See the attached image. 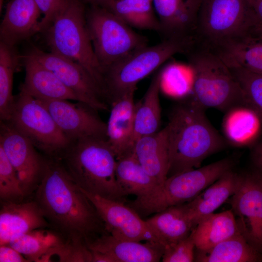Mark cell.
Returning a JSON list of instances; mask_svg holds the SVG:
<instances>
[{"label":"cell","instance_id":"603a6c76","mask_svg":"<svg viewBox=\"0 0 262 262\" xmlns=\"http://www.w3.org/2000/svg\"><path fill=\"white\" fill-rule=\"evenodd\" d=\"M133 152L137 160L158 185L167 178L169 166L167 131L161 130L139 138Z\"/></svg>","mask_w":262,"mask_h":262},{"label":"cell","instance_id":"8992f818","mask_svg":"<svg viewBox=\"0 0 262 262\" xmlns=\"http://www.w3.org/2000/svg\"><path fill=\"white\" fill-rule=\"evenodd\" d=\"M194 43L193 38L164 39L156 45L135 50L105 69L102 88L108 104L110 106L118 98L135 91L139 82L173 55H185Z\"/></svg>","mask_w":262,"mask_h":262},{"label":"cell","instance_id":"3957f363","mask_svg":"<svg viewBox=\"0 0 262 262\" xmlns=\"http://www.w3.org/2000/svg\"><path fill=\"white\" fill-rule=\"evenodd\" d=\"M194 44L219 57L259 39V28L246 0H201Z\"/></svg>","mask_w":262,"mask_h":262},{"label":"cell","instance_id":"30bf717a","mask_svg":"<svg viewBox=\"0 0 262 262\" xmlns=\"http://www.w3.org/2000/svg\"><path fill=\"white\" fill-rule=\"evenodd\" d=\"M45 156L61 158L71 141L37 99L20 88L8 121Z\"/></svg>","mask_w":262,"mask_h":262},{"label":"cell","instance_id":"b9f144b4","mask_svg":"<svg viewBox=\"0 0 262 262\" xmlns=\"http://www.w3.org/2000/svg\"><path fill=\"white\" fill-rule=\"evenodd\" d=\"M89 5H96L109 9L115 0H82Z\"/></svg>","mask_w":262,"mask_h":262},{"label":"cell","instance_id":"2e32d148","mask_svg":"<svg viewBox=\"0 0 262 262\" xmlns=\"http://www.w3.org/2000/svg\"><path fill=\"white\" fill-rule=\"evenodd\" d=\"M224 113L222 135L228 145L252 148L262 139V117L249 104H235Z\"/></svg>","mask_w":262,"mask_h":262},{"label":"cell","instance_id":"f35d334b","mask_svg":"<svg viewBox=\"0 0 262 262\" xmlns=\"http://www.w3.org/2000/svg\"><path fill=\"white\" fill-rule=\"evenodd\" d=\"M0 262H29L22 254L8 245H0Z\"/></svg>","mask_w":262,"mask_h":262},{"label":"cell","instance_id":"e0dca14e","mask_svg":"<svg viewBox=\"0 0 262 262\" xmlns=\"http://www.w3.org/2000/svg\"><path fill=\"white\" fill-rule=\"evenodd\" d=\"M201 0H152L164 39L194 38Z\"/></svg>","mask_w":262,"mask_h":262},{"label":"cell","instance_id":"ee69618b","mask_svg":"<svg viewBox=\"0 0 262 262\" xmlns=\"http://www.w3.org/2000/svg\"><path fill=\"white\" fill-rule=\"evenodd\" d=\"M259 38H260V40L262 41V30L261 31V32L260 33Z\"/></svg>","mask_w":262,"mask_h":262},{"label":"cell","instance_id":"d590c367","mask_svg":"<svg viewBox=\"0 0 262 262\" xmlns=\"http://www.w3.org/2000/svg\"><path fill=\"white\" fill-rule=\"evenodd\" d=\"M163 79L167 81L172 94L180 101L190 99L192 95L193 79L187 75L183 68L177 65H171L164 68Z\"/></svg>","mask_w":262,"mask_h":262},{"label":"cell","instance_id":"e575fe53","mask_svg":"<svg viewBox=\"0 0 262 262\" xmlns=\"http://www.w3.org/2000/svg\"><path fill=\"white\" fill-rule=\"evenodd\" d=\"M25 194L15 169L0 147V197L5 202H20Z\"/></svg>","mask_w":262,"mask_h":262},{"label":"cell","instance_id":"f546056e","mask_svg":"<svg viewBox=\"0 0 262 262\" xmlns=\"http://www.w3.org/2000/svg\"><path fill=\"white\" fill-rule=\"evenodd\" d=\"M117 182L126 196H143L158 185L142 167L133 151L116 159Z\"/></svg>","mask_w":262,"mask_h":262},{"label":"cell","instance_id":"836d02e7","mask_svg":"<svg viewBox=\"0 0 262 262\" xmlns=\"http://www.w3.org/2000/svg\"><path fill=\"white\" fill-rule=\"evenodd\" d=\"M228 67L237 81L246 102L262 117V75L239 66Z\"/></svg>","mask_w":262,"mask_h":262},{"label":"cell","instance_id":"ba28073f","mask_svg":"<svg viewBox=\"0 0 262 262\" xmlns=\"http://www.w3.org/2000/svg\"><path fill=\"white\" fill-rule=\"evenodd\" d=\"M235 164L232 158H226L172 175L149 193L136 197L129 206L140 216H147L188 202L224 174L233 170Z\"/></svg>","mask_w":262,"mask_h":262},{"label":"cell","instance_id":"484cf974","mask_svg":"<svg viewBox=\"0 0 262 262\" xmlns=\"http://www.w3.org/2000/svg\"><path fill=\"white\" fill-rule=\"evenodd\" d=\"M164 68L153 76L143 98L135 103L134 122V143L139 138L159 131L161 108L159 92L163 83Z\"/></svg>","mask_w":262,"mask_h":262},{"label":"cell","instance_id":"9c48e42d","mask_svg":"<svg viewBox=\"0 0 262 262\" xmlns=\"http://www.w3.org/2000/svg\"><path fill=\"white\" fill-rule=\"evenodd\" d=\"M86 17L93 49L103 72L135 50L147 46L145 36L135 32L107 8L89 5Z\"/></svg>","mask_w":262,"mask_h":262},{"label":"cell","instance_id":"7bdbcfd3","mask_svg":"<svg viewBox=\"0 0 262 262\" xmlns=\"http://www.w3.org/2000/svg\"><path fill=\"white\" fill-rule=\"evenodd\" d=\"M3 1H4V0H0V12H1L2 7V6H3Z\"/></svg>","mask_w":262,"mask_h":262},{"label":"cell","instance_id":"4316f807","mask_svg":"<svg viewBox=\"0 0 262 262\" xmlns=\"http://www.w3.org/2000/svg\"><path fill=\"white\" fill-rule=\"evenodd\" d=\"M240 233L231 210L210 214L202 218L191 232L196 249L205 250Z\"/></svg>","mask_w":262,"mask_h":262},{"label":"cell","instance_id":"277c9868","mask_svg":"<svg viewBox=\"0 0 262 262\" xmlns=\"http://www.w3.org/2000/svg\"><path fill=\"white\" fill-rule=\"evenodd\" d=\"M60 159L82 190L125 202L126 195L116 177V157L106 139L88 137L73 141Z\"/></svg>","mask_w":262,"mask_h":262},{"label":"cell","instance_id":"ac0fdd59","mask_svg":"<svg viewBox=\"0 0 262 262\" xmlns=\"http://www.w3.org/2000/svg\"><path fill=\"white\" fill-rule=\"evenodd\" d=\"M135 91L130 92L113 102L107 124V141L116 159L133 151Z\"/></svg>","mask_w":262,"mask_h":262},{"label":"cell","instance_id":"7a4b0ae2","mask_svg":"<svg viewBox=\"0 0 262 262\" xmlns=\"http://www.w3.org/2000/svg\"><path fill=\"white\" fill-rule=\"evenodd\" d=\"M205 109L192 100L180 101L171 110L167 131L168 177L201 166L208 156L228 145L212 125Z\"/></svg>","mask_w":262,"mask_h":262},{"label":"cell","instance_id":"f1b7e54d","mask_svg":"<svg viewBox=\"0 0 262 262\" xmlns=\"http://www.w3.org/2000/svg\"><path fill=\"white\" fill-rule=\"evenodd\" d=\"M194 262H261L262 255L239 233L207 250L195 249Z\"/></svg>","mask_w":262,"mask_h":262},{"label":"cell","instance_id":"60d3db41","mask_svg":"<svg viewBox=\"0 0 262 262\" xmlns=\"http://www.w3.org/2000/svg\"><path fill=\"white\" fill-rule=\"evenodd\" d=\"M246 1L254 16L260 34L262 30V0H246Z\"/></svg>","mask_w":262,"mask_h":262},{"label":"cell","instance_id":"ab89813d","mask_svg":"<svg viewBox=\"0 0 262 262\" xmlns=\"http://www.w3.org/2000/svg\"><path fill=\"white\" fill-rule=\"evenodd\" d=\"M251 158L253 169L262 175V139L252 148Z\"/></svg>","mask_w":262,"mask_h":262},{"label":"cell","instance_id":"8fae6325","mask_svg":"<svg viewBox=\"0 0 262 262\" xmlns=\"http://www.w3.org/2000/svg\"><path fill=\"white\" fill-rule=\"evenodd\" d=\"M230 204L239 231L262 255V175L252 169L238 173Z\"/></svg>","mask_w":262,"mask_h":262},{"label":"cell","instance_id":"cb8c5ba5","mask_svg":"<svg viewBox=\"0 0 262 262\" xmlns=\"http://www.w3.org/2000/svg\"><path fill=\"white\" fill-rule=\"evenodd\" d=\"M238 173L233 170L222 175L191 201L183 204L194 229L204 217L212 214L231 196L236 189Z\"/></svg>","mask_w":262,"mask_h":262},{"label":"cell","instance_id":"7402d4cb","mask_svg":"<svg viewBox=\"0 0 262 262\" xmlns=\"http://www.w3.org/2000/svg\"><path fill=\"white\" fill-rule=\"evenodd\" d=\"M87 246L90 250L105 254L115 262H157L162 260L165 247L161 245L117 238L107 233Z\"/></svg>","mask_w":262,"mask_h":262},{"label":"cell","instance_id":"4dcf8cb0","mask_svg":"<svg viewBox=\"0 0 262 262\" xmlns=\"http://www.w3.org/2000/svg\"><path fill=\"white\" fill-rule=\"evenodd\" d=\"M152 1L115 0L109 9L131 27L160 33V24Z\"/></svg>","mask_w":262,"mask_h":262},{"label":"cell","instance_id":"1f68e13d","mask_svg":"<svg viewBox=\"0 0 262 262\" xmlns=\"http://www.w3.org/2000/svg\"><path fill=\"white\" fill-rule=\"evenodd\" d=\"M16 46L0 41V118L8 121L13 106L12 94L14 75L21 60Z\"/></svg>","mask_w":262,"mask_h":262},{"label":"cell","instance_id":"d6986e66","mask_svg":"<svg viewBox=\"0 0 262 262\" xmlns=\"http://www.w3.org/2000/svg\"><path fill=\"white\" fill-rule=\"evenodd\" d=\"M49 223L37 203L4 202L0 211V246Z\"/></svg>","mask_w":262,"mask_h":262},{"label":"cell","instance_id":"44dd1931","mask_svg":"<svg viewBox=\"0 0 262 262\" xmlns=\"http://www.w3.org/2000/svg\"><path fill=\"white\" fill-rule=\"evenodd\" d=\"M25 70L20 88L38 100L66 99L81 101L49 69L28 53L21 56Z\"/></svg>","mask_w":262,"mask_h":262},{"label":"cell","instance_id":"5b68a950","mask_svg":"<svg viewBox=\"0 0 262 262\" xmlns=\"http://www.w3.org/2000/svg\"><path fill=\"white\" fill-rule=\"evenodd\" d=\"M86 10L82 0H65L50 24L42 33L45 34L51 52L83 66L103 91V69L93 49Z\"/></svg>","mask_w":262,"mask_h":262},{"label":"cell","instance_id":"6da1fadb","mask_svg":"<svg viewBox=\"0 0 262 262\" xmlns=\"http://www.w3.org/2000/svg\"><path fill=\"white\" fill-rule=\"evenodd\" d=\"M45 158L35 201L49 225L66 239L86 245L108 233L96 209L61 160Z\"/></svg>","mask_w":262,"mask_h":262},{"label":"cell","instance_id":"4fadbf2b","mask_svg":"<svg viewBox=\"0 0 262 262\" xmlns=\"http://www.w3.org/2000/svg\"><path fill=\"white\" fill-rule=\"evenodd\" d=\"M0 147L16 172L25 195H29L40 182L45 156L8 122L0 120Z\"/></svg>","mask_w":262,"mask_h":262},{"label":"cell","instance_id":"52a82bcc","mask_svg":"<svg viewBox=\"0 0 262 262\" xmlns=\"http://www.w3.org/2000/svg\"><path fill=\"white\" fill-rule=\"evenodd\" d=\"M185 55L193 79L189 99L205 109L224 112L246 101L237 81L218 56L195 44Z\"/></svg>","mask_w":262,"mask_h":262},{"label":"cell","instance_id":"d6a6232c","mask_svg":"<svg viewBox=\"0 0 262 262\" xmlns=\"http://www.w3.org/2000/svg\"><path fill=\"white\" fill-rule=\"evenodd\" d=\"M220 58L228 66H239L262 75V41L252 40Z\"/></svg>","mask_w":262,"mask_h":262},{"label":"cell","instance_id":"74e56055","mask_svg":"<svg viewBox=\"0 0 262 262\" xmlns=\"http://www.w3.org/2000/svg\"><path fill=\"white\" fill-rule=\"evenodd\" d=\"M44 16L40 21L38 32H43L50 24L65 0H34Z\"/></svg>","mask_w":262,"mask_h":262},{"label":"cell","instance_id":"f6af8a7d","mask_svg":"<svg viewBox=\"0 0 262 262\" xmlns=\"http://www.w3.org/2000/svg\"><path fill=\"white\" fill-rule=\"evenodd\" d=\"M150 0V1H152V0Z\"/></svg>","mask_w":262,"mask_h":262},{"label":"cell","instance_id":"5bb4252c","mask_svg":"<svg viewBox=\"0 0 262 262\" xmlns=\"http://www.w3.org/2000/svg\"><path fill=\"white\" fill-rule=\"evenodd\" d=\"M82 190L96 209L108 233L121 239L144 241L164 246L146 220L130 206Z\"/></svg>","mask_w":262,"mask_h":262},{"label":"cell","instance_id":"7c38bea8","mask_svg":"<svg viewBox=\"0 0 262 262\" xmlns=\"http://www.w3.org/2000/svg\"><path fill=\"white\" fill-rule=\"evenodd\" d=\"M27 53L51 71L78 96L81 102L98 111L108 110L110 108L100 85L78 63L51 51L45 52L33 46Z\"/></svg>","mask_w":262,"mask_h":262},{"label":"cell","instance_id":"83f0119b","mask_svg":"<svg viewBox=\"0 0 262 262\" xmlns=\"http://www.w3.org/2000/svg\"><path fill=\"white\" fill-rule=\"evenodd\" d=\"M182 204L169 207L146 220L165 247L186 238L194 229Z\"/></svg>","mask_w":262,"mask_h":262},{"label":"cell","instance_id":"9a60e30c","mask_svg":"<svg viewBox=\"0 0 262 262\" xmlns=\"http://www.w3.org/2000/svg\"><path fill=\"white\" fill-rule=\"evenodd\" d=\"M37 100L71 141L88 137L107 140V124L99 117L98 111L90 105L66 99Z\"/></svg>","mask_w":262,"mask_h":262},{"label":"cell","instance_id":"ffe728a7","mask_svg":"<svg viewBox=\"0 0 262 262\" xmlns=\"http://www.w3.org/2000/svg\"><path fill=\"white\" fill-rule=\"evenodd\" d=\"M41 13L34 0H10L0 26V41L16 46L38 33Z\"/></svg>","mask_w":262,"mask_h":262},{"label":"cell","instance_id":"8d00e7d4","mask_svg":"<svg viewBox=\"0 0 262 262\" xmlns=\"http://www.w3.org/2000/svg\"><path fill=\"white\" fill-rule=\"evenodd\" d=\"M195 249V244L191 233L186 238L166 246L162 256V262H194Z\"/></svg>","mask_w":262,"mask_h":262},{"label":"cell","instance_id":"d4e9b609","mask_svg":"<svg viewBox=\"0 0 262 262\" xmlns=\"http://www.w3.org/2000/svg\"><path fill=\"white\" fill-rule=\"evenodd\" d=\"M39 229L12 240L8 244L29 262H50L56 256L59 261L66 251L68 240L58 232Z\"/></svg>","mask_w":262,"mask_h":262}]
</instances>
